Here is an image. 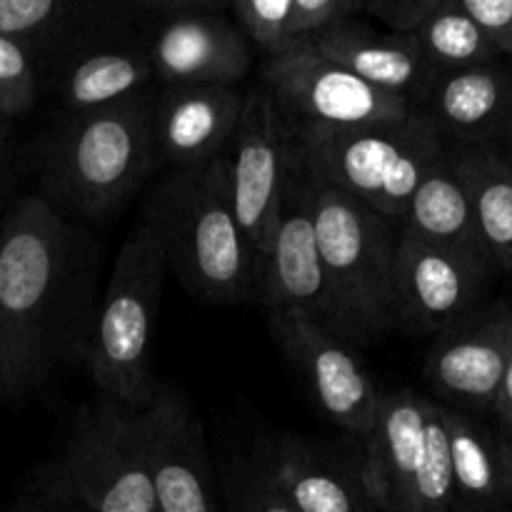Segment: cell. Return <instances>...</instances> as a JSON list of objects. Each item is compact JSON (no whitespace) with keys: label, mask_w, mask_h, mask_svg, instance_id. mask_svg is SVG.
Here are the masks:
<instances>
[{"label":"cell","mask_w":512,"mask_h":512,"mask_svg":"<svg viewBox=\"0 0 512 512\" xmlns=\"http://www.w3.org/2000/svg\"><path fill=\"white\" fill-rule=\"evenodd\" d=\"M300 45L358 75L365 83L408 100L410 95H423L425 90H430L435 78L433 70L425 65L413 35L375 33L368 25L355 20L313 35Z\"/></svg>","instance_id":"18"},{"label":"cell","mask_w":512,"mask_h":512,"mask_svg":"<svg viewBox=\"0 0 512 512\" xmlns=\"http://www.w3.org/2000/svg\"><path fill=\"white\" fill-rule=\"evenodd\" d=\"M398 225L425 243L450 250L480 268H493L475 223L473 205L448 155L423 175Z\"/></svg>","instance_id":"19"},{"label":"cell","mask_w":512,"mask_h":512,"mask_svg":"<svg viewBox=\"0 0 512 512\" xmlns=\"http://www.w3.org/2000/svg\"><path fill=\"white\" fill-rule=\"evenodd\" d=\"M153 78L145 53L103 50L80 60L65 80V100L70 108L95 110L140 95Z\"/></svg>","instance_id":"25"},{"label":"cell","mask_w":512,"mask_h":512,"mask_svg":"<svg viewBox=\"0 0 512 512\" xmlns=\"http://www.w3.org/2000/svg\"><path fill=\"white\" fill-rule=\"evenodd\" d=\"M438 512H453V510H438Z\"/></svg>","instance_id":"39"},{"label":"cell","mask_w":512,"mask_h":512,"mask_svg":"<svg viewBox=\"0 0 512 512\" xmlns=\"http://www.w3.org/2000/svg\"><path fill=\"white\" fill-rule=\"evenodd\" d=\"M228 512H295L270 470H253L248 465L225 475Z\"/></svg>","instance_id":"30"},{"label":"cell","mask_w":512,"mask_h":512,"mask_svg":"<svg viewBox=\"0 0 512 512\" xmlns=\"http://www.w3.org/2000/svg\"><path fill=\"white\" fill-rule=\"evenodd\" d=\"M163 280V250L153 230L140 223L120 245L85 358L100 395L133 410L148 408L160 385L150 363Z\"/></svg>","instance_id":"6"},{"label":"cell","mask_w":512,"mask_h":512,"mask_svg":"<svg viewBox=\"0 0 512 512\" xmlns=\"http://www.w3.org/2000/svg\"><path fill=\"white\" fill-rule=\"evenodd\" d=\"M425 65L438 73L493 65L498 50L490 45L483 30L460 8V0H443L433 18L413 35Z\"/></svg>","instance_id":"26"},{"label":"cell","mask_w":512,"mask_h":512,"mask_svg":"<svg viewBox=\"0 0 512 512\" xmlns=\"http://www.w3.org/2000/svg\"><path fill=\"white\" fill-rule=\"evenodd\" d=\"M510 358L512 310L493 308L440 333L425 363V378L455 403L493 410Z\"/></svg>","instance_id":"15"},{"label":"cell","mask_w":512,"mask_h":512,"mask_svg":"<svg viewBox=\"0 0 512 512\" xmlns=\"http://www.w3.org/2000/svg\"><path fill=\"white\" fill-rule=\"evenodd\" d=\"M295 160L320 183L400 223L423 175L443 158V130L433 113L363 128H290Z\"/></svg>","instance_id":"5"},{"label":"cell","mask_w":512,"mask_h":512,"mask_svg":"<svg viewBox=\"0 0 512 512\" xmlns=\"http://www.w3.org/2000/svg\"><path fill=\"white\" fill-rule=\"evenodd\" d=\"M45 495L78 512H158L143 410L100 395L80 413Z\"/></svg>","instance_id":"7"},{"label":"cell","mask_w":512,"mask_h":512,"mask_svg":"<svg viewBox=\"0 0 512 512\" xmlns=\"http://www.w3.org/2000/svg\"><path fill=\"white\" fill-rule=\"evenodd\" d=\"M225 153L235 220L248 238L258 273L273 243L283 208L285 183L293 165V133L265 88L245 95L238 128Z\"/></svg>","instance_id":"9"},{"label":"cell","mask_w":512,"mask_h":512,"mask_svg":"<svg viewBox=\"0 0 512 512\" xmlns=\"http://www.w3.org/2000/svg\"><path fill=\"white\" fill-rule=\"evenodd\" d=\"M445 430L450 443V463H453L455 505L468 510H508L505 505L503 473H500L498 440L490 438L480 425L455 410L443 408Z\"/></svg>","instance_id":"24"},{"label":"cell","mask_w":512,"mask_h":512,"mask_svg":"<svg viewBox=\"0 0 512 512\" xmlns=\"http://www.w3.org/2000/svg\"><path fill=\"white\" fill-rule=\"evenodd\" d=\"M493 410L500 415V420H503V423L512 430V358H510L508 370H505L503 385H500V393H498V400H495Z\"/></svg>","instance_id":"35"},{"label":"cell","mask_w":512,"mask_h":512,"mask_svg":"<svg viewBox=\"0 0 512 512\" xmlns=\"http://www.w3.org/2000/svg\"><path fill=\"white\" fill-rule=\"evenodd\" d=\"M38 95L33 60L23 45L0 35V118H15L33 108Z\"/></svg>","instance_id":"28"},{"label":"cell","mask_w":512,"mask_h":512,"mask_svg":"<svg viewBox=\"0 0 512 512\" xmlns=\"http://www.w3.org/2000/svg\"><path fill=\"white\" fill-rule=\"evenodd\" d=\"M435 115L440 130L478 140L503 135L512 113V78L495 65L448 73L433 88Z\"/></svg>","instance_id":"21"},{"label":"cell","mask_w":512,"mask_h":512,"mask_svg":"<svg viewBox=\"0 0 512 512\" xmlns=\"http://www.w3.org/2000/svg\"><path fill=\"white\" fill-rule=\"evenodd\" d=\"M65 13L63 0H0V35L28 50L33 40L55 30Z\"/></svg>","instance_id":"29"},{"label":"cell","mask_w":512,"mask_h":512,"mask_svg":"<svg viewBox=\"0 0 512 512\" xmlns=\"http://www.w3.org/2000/svg\"><path fill=\"white\" fill-rule=\"evenodd\" d=\"M300 173L333 308V333L345 343H375L395 328V223L360 200L320 183L303 168Z\"/></svg>","instance_id":"4"},{"label":"cell","mask_w":512,"mask_h":512,"mask_svg":"<svg viewBox=\"0 0 512 512\" xmlns=\"http://www.w3.org/2000/svg\"><path fill=\"white\" fill-rule=\"evenodd\" d=\"M8 512H78L73 505L55 500L50 495H35V498H20Z\"/></svg>","instance_id":"33"},{"label":"cell","mask_w":512,"mask_h":512,"mask_svg":"<svg viewBox=\"0 0 512 512\" xmlns=\"http://www.w3.org/2000/svg\"><path fill=\"white\" fill-rule=\"evenodd\" d=\"M243 100L238 85L170 88L155 108L158 153L178 170L210 163L233 138Z\"/></svg>","instance_id":"17"},{"label":"cell","mask_w":512,"mask_h":512,"mask_svg":"<svg viewBox=\"0 0 512 512\" xmlns=\"http://www.w3.org/2000/svg\"><path fill=\"white\" fill-rule=\"evenodd\" d=\"M455 483L450 463V443L438 403L425 410V453L418 475V512L453 510Z\"/></svg>","instance_id":"27"},{"label":"cell","mask_w":512,"mask_h":512,"mask_svg":"<svg viewBox=\"0 0 512 512\" xmlns=\"http://www.w3.org/2000/svg\"><path fill=\"white\" fill-rule=\"evenodd\" d=\"M440 5L443 0H383V3H363V13L380 20L390 33L415 35L433 18Z\"/></svg>","instance_id":"31"},{"label":"cell","mask_w":512,"mask_h":512,"mask_svg":"<svg viewBox=\"0 0 512 512\" xmlns=\"http://www.w3.org/2000/svg\"><path fill=\"white\" fill-rule=\"evenodd\" d=\"M143 433L158 512H220L203 423L178 390L158 385Z\"/></svg>","instance_id":"11"},{"label":"cell","mask_w":512,"mask_h":512,"mask_svg":"<svg viewBox=\"0 0 512 512\" xmlns=\"http://www.w3.org/2000/svg\"><path fill=\"white\" fill-rule=\"evenodd\" d=\"M503 135H505V140H508V148H510V158H508V163H510V168H512V113H510L508 125H505Z\"/></svg>","instance_id":"36"},{"label":"cell","mask_w":512,"mask_h":512,"mask_svg":"<svg viewBox=\"0 0 512 512\" xmlns=\"http://www.w3.org/2000/svg\"><path fill=\"white\" fill-rule=\"evenodd\" d=\"M498 458H500V473H503L505 505H508V512H512V438L498 440Z\"/></svg>","instance_id":"34"},{"label":"cell","mask_w":512,"mask_h":512,"mask_svg":"<svg viewBox=\"0 0 512 512\" xmlns=\"http://www.w3.org/2000/svg\"><path fill=\"white\" fill-rule=\"evenodd\" d=\"M428 400L413 390L383 393L365 435L360 480L375 512H418V475L425 453Z\"/></svg>","instance_id":"16"},{"label":"cell","mask_w":512,"mask_h":512,"mask_svg":"<svg viewBox=\"0 0 512 512\" xmlns=\"http://www.w3.org/2000/svg\"><path fill=\"white\" fill-rule=\"evenodd\" d=\"M263 88L290 128H363L403 120L415 110L403 95L365 83L305 45L265 60Z\"/></svg>","instance_id":"8"},{"label":"cell","mask_w":512,"mask_h":512,"mask_svg":"<svg viewBox=\"0 0 512 512\" xmlns=\"http://www.w3.org/2000/svg\"><path fill=\"white\" fill-rule=\"evenodd\" d=\"M270 328L283 353L305 378L325 418L365 438L373 428L383 393L365 365L350 353V343L313 318L295 313H270Z\"/></svg>","instance_id":"10"},{"label":"cell","mask_w":512,"mask_h":512,"mask_svg":"<svg viewBox=\"0 0 512 512\" xmlns=\"http://www.w3.org/2000/svg\"><path fill=\"white\" fill-rule=\"evenodd\" d=\"M453 512H485V510H468V508H453ZM495 512H508V510H495Z\"/></svg>","instance_id":"38"},{"label":"cell","mask_w":512,"mask_h":512,"mask_svg":"<svg viewBox=\"0 0 512 512\" xmlns=\"http://www.w3.org/2000/svg\"><path fill=\"white\" fill-rule=\"evenodd\" d=\"M148 43L150 70L170 88L235 85L250 68L248 40L225 15L203 5H168Z\"/></svg>","instance_id":"14"},{"label":"cell","mask_w":512,"mask_h":512,"mask_svg":"<svg viewBox=\"0 0 512 512\" xmlns=\"http://www.w3.org/2000/svg\"><path fill=\"white\" fill-rule=\"evenodd\" d=\"M3 150H5V123H0V165H3Z\"/></svg>","instance_id":"37"},{"label":"cell","mask_w":512,"mask_h":512,"mask_svg":"<svg viewBox=\"0 0 512 512\" xmlns=\"http://www.w3.org/2000/svg\"><path fill=\"white\" fill-rule=\"evenodd\" d=\"M95 245L25 195L0 225V395L23 400L53 370L88 358Z\"/></svg>","instance_id":"1"},{"label":"cell","mask_w":512,"mask_h":512,"mask_svg":"<svg viewBox=\"0 0 512 512\" xmlns=\"http://www.w3.org/2000/svg\"><path fill=\"white\" fill-rule=\"evenodd\" d=\"M498 55L512 58V0H460Z\"/></svg>","instance_id":"32"},{"label":"cell","mask_w":512,"mask_h":512,"mask_svg":"<svg viewBox=\"0 0 512 512\" xmlns=\"http://www.w3.org/2000/svg\"><path fill=\"white\" fill-rule=\"evenodd\" d=\"M488 268L430 245L398 225L393 323L408 333H443L475 303Z\"/></svg>","instance_id":"12"},{"label":"cell","mask_w":512,"mask_h":512,"mask_svg":"<svg viewBox=\"0 0 512 512\" xmlns=\"http://www.w3.org/2000/svg\"><path fill=\"white\" fill-rule=\"evenodd\" d=\"M270 473L295 512H375L360 468L348 470L300 438L278 440Z\"/></svg>","instance_id":"20"},{"label":"cell","mask_w":512,"mask_h":512,"mask_svg":"<svg viewBox=\"0 0 512 512\" xmlns=\"http://www.w3.org/2000/svg\"><path fill=\"white\" fill-rule=\"evenodd\" d=\"M363 13L355 0H238L233 15L243 35L265 53L278 55L313 35L343 25Z\"/></svg>","instance_id":"23"},{"label":"cell","mask_w":512,"mask_h":512,"mask_svg":"<svg viewBox=\"0 0 512 512\" xmlns=\"http://www.w3.org/2000/svg\"><path fill=\"white\" fill-rule=\"evenodd\" d=\"M143 223L190 295L208 303L258 298V258L235 220L225 153L168 175L150 195Z\"/></svg>","instance_id":"2"},{"label":"cell","mask_w":512,"mask_h":512,"mask_svg":"<svg viewBox=\"0 0 512 512\" xmlns=\"http://www.w3.org/2000/svg\"><path fill=\"white\" fill-rule=\"evenodd\" d=\"M455 175L473 205L490 263L512 273V168L488 145H468L450 155Z\"/></svg>","instance_id":"22"},{"label":"cell","mask_w":512,"mask_h":512,"mask_svg":"<svg viewBox=\"0 0 512 512\" xmlns=\"http://www.w3.org/2000/svg\"><path fill=\"white\" fill-rule=\"evenodd\" d=\"M158 155L155 105L133 95L65 123L43 155V198L65 218L103 220L130 198Z\"/></svg>","instance_id":"3"},{"label":"cell","mask_w":512,"mask_h":512,"mask_svg":"<svg viewBox=\"0 0 512 512\" xmlns=\"http://www.w3.org/2000/svg\"><path fill=\"white\" fill-rule=\"evenodd\" d=\"M258 300L270 313H295L333 330V308L325 288L318 238L305 195L303 173L290 165L278 228L258 273Z\"/></svg>","instance_id":"13"}]
</instances>
